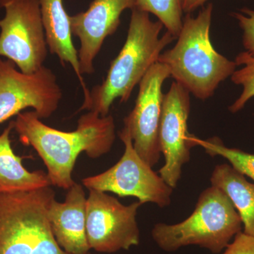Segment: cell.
<instances>
[{
	"label": "cell",
	"instance_id": "30bf717a",
	"mask_svg": "<svg viewBox=\"0 0 254 254\" xmlns=\"http://www.w3.org/2000/svg\"><path fill=\"white\" fill-rule=\"evenodd\" d=\"M170 76L165 65L154 64L138 83L134 107L124 119V128L129 133L133 148L152 168L161 158L158 133L164 96L162 88Z\"/></svg>",
	"mask_w": 254,
	"mask_h": 254
},
{
	"label": "cell",
	"instance_id": "4fadbf2b",
	"mask_svg": "<svg viewBox=\"0 0 254 254\" xmlns=\"http://www.w3.org/2000/svg\"><path fill=\"white\" fill-rule=\"evenodd\" d=\"M86 193L75 182L68 190L64 202L54 199L48 219L58 245L68 254H90L86 235Z\"/></svg>",
	"mask_w": 254,
	"mask_h": 254
},
{
	"label": "cell",
	"instance_id": "8fae6325",
	"mask_svg": "<svg viewBox=\"0 0 254 254\" xmlns=\"http://www.w3.org/2000/svg\"><path fill=\"white\" fill-rule=\"evenodd\" d=\"M190 110V92L177 82H173L163 96L158 140L165 164L158 174L173 190L181 179L184 165L190 160L191 146L188 141Z\"/></svg>",
	"mask_w": 254,
	"mask_h": 254
},
{
	"label": "cell",
	"instance_id": "2e32d148",
	"mask_svg": "<svg viewBox=\"0 0 254 254\" xmlns=\"http://www.w3.org/2000/svg\"><path fill=\"white\" fill-rule=\"evenodd\" d=\"M210 183L231 200L242 220L244 232L254 237V184L229 164L215 167Z\"/></svg>",
	"mask_w": 254,
	"mask_h": 254
},
{
	"label": "cell",
	"instance_id": "44dd1931",
	"mask_svg": "<svg viewBox=\"0 0 254 254\" xmlns=\"http://www.w3.org/2000/svg\"><path fill=\"white\" fill-rule=\"evenodd\" d=\"M219 254H254V237L240 232Z\"/></svg>",
	"mask_w": 254,
	"mask_h": 254
},
{
	"label": "cell",
	"instance_id": "e0dca14e",
	"mask_svg": "<svg viewBox=\"0 0 254 254\" xmlns=\"http://www.w3.org/2000/svg\"><path fill=\"white\" fill-rule=\"evenodd\" d=\"M188 141L191 147H202L210 156L225 158L232 168L245 176L250 177L254 182V154L225 146L222 140L217 136L201 139L190 133Z\"/></svg>",
	"mask_w": 254,
	"mask_h": 254
},
{
	"label": "cell",
	"instance_id": "7c38bea8",
	"mask_svg": "<svg viewBox=\"0 0 254 254\" xmlns=\"http://www.w3.org/2000/svg\"><path fill=\"white\" fill-rule=\"evenodd\" d=\"M136 6V0H93L86 11L69 15L71 34L81 43L78 58L82 75L94 72L93 63L105 39L118 30L124 11Z\"/></svg>",
	"mask_w": 254,
	"mask_h": 254
},
{
	"label": "cell",
	"instance_id": "3957f363",
	"mask_svg": "<svg viewBox=\"0 0 254 254\" xmlns=\"http://www.w3.org/2000/svg\"><path fill=\"white\" fill-rule=\"evenodd\" d=\"M213 12V4L209 3L196 16L187 14L176 44L162 53L158 60L168 67L175 82L201 100L213 96L219 85L231 77L237 66L212 44Z\"/></svg>",
	"mask_w": 254,
	"mask_h": 254
},
{
	"label": "cell",
	"instance_id": "8992f818",
	"mask_svg": "<svg viewBox=\"0 0 254 254\" xmlns=\"http://www.w3.org/2000/svg\"><path fill=\"white\" fill-rule=\"evenodd\" d=\"M0 58L12 62L26 74L44 66L48 46L40 0H0Z\"/></svg>",
	"mask_w": 254,
	"mask_h": 254
},
{
	"label": "cell",
	"instance_id": "52a82bcc",
	"mask_svg": "<svg viewBox=\"0 0 254 254\" xmlns=\"http://www.w3.org/2000/svg\"><path fill=\"white\" fill-rule=\"evenodd\" d=\"M119 136L125 145L123 156L104 173L83 179V186L88 190L112 192L120 197H135L142 204L152 203L160 208L169 206L173 189L137 153L125 128Z\"/></svg>",
	"mask_w": 254,
	"mask_h": 254
},
{
	"label": "cell",
	"instance_id": "7a4b0ae2",
	"mask_svg": "<svg viewBox=\"0 0 254 254\" xmlns=\"http://www.w3.org/2000/svg\"><path fill=\"white\" fill-rule=\"evenodd\" d=\"M163 27L160 21H152L148 13L136 7L132 9L123 48L110 64L104 81L90 91L79 111L88 110L105 117L118 98L120 103H127L164 48L177 39L168 31L160 37Z\"/></svg>",
	"mask_w": 254,
	"mask_h": 254
},
{
	"label": "cell",
	"instance_id": "ffe728a7",
	"mask_svg": "<svg viewBox=\"0 0 254 254\" xmlns=\"http://www.w3.org/2000/svg\"><path fill=\"white\" fill-rule=\"evenodd\" d=\"M230 16L236 20L243 31L242 44L245 51L254 56V10L244 7L232 11Z\"/></svg>",
	"mask_w": 254,
	"mask_h": 254
},
{
	"label": "cell",
	"instance_id": "5b68a950",
	"mask_svg": "<svg viewBox=\"0 0 254 254\" xmlns=\"http://www.w3.org/2000/svg\"><path fill=\"white\" fill-rule=\"evenodd\" d=\"M50 187L0 192V254H68L50 227L48 210L55 199Z\"/></svg>",
	"mask_w": 254,
	"mask_h": 254
},
{
	"label": "cell",
	"instance_id": "5bb4252c",
	"mask_svg": "<svg viewBox=\"0 0 254 254\" xmlns=\"http://www.w3.org/2000/svg\"><path fill=\"white\" fill-rule=\"evenodd\" d=\"M42 21L50 53L56 55L63 66L69 64L81 83L84 100L90 91L80 71L78 50L72 41L69 15L64 6L63 0H40Z\"/></svg>",
	"mask_w": 254,
	"mask_h": 254
},
{
	"label": "cell",
	"instance_id": "6da1fadb",
	"mask_svg": "<svg viewBox=\"0 0 254 254\" xmlns=\"http://www.w3.org/2000/svg\"><path fill=\"white\" fill-rule=\"evenodd\" d=\"M23 145L32 146L48 170L52 186L68 190L75 183L72 173L78 155L97 159L109 153L115 143L113 115L88 111L78 119L76 129L60 131L41 121L36 112L21 113L12 121Z\"/></svg>",
	"mask_w": 254,
	"mask_h": 254
},
{
	"label": "cell",
	"instance_id": "277c9868",
	"mask_svg": "<svg viewBox=\"0 0 254 254\" xmlns=\"http://www.w3.org/2000/svg\"><path fill=\"white\" fill-rule=\"evenodd\" d=\"M242 228V220L231 200L222 190L210 186L201 192L190 217L173 225L155 224L151 237L164 252L198 246L219 254Z\"/></svg>",
	"mask_w": 254,
	"mask_h": 254
},
{
	"label": "cell",
	"instance_id": "ac0fdd59",
	"mask_svg": "<svg viewBox=\"0 0 254 254\" xmlns=\"http://www.w3.org/2000/svg\"><path fill=\"white\" fill-rule=\"evenodd\" d=\"M136 8L154 15L167 31L177 38L183 24L180 0H136Z\"/></svg>",
	"mask_w": 254,
	"mask_h": 254
},
{
	"label": "cell",
	"instance_id": "9c48e42d",
	"mask_svg": "<svg viewBox=\"0 0 254 254\" xmlns=\"http://www.w3.org/2000/svg\"><path fill=\"white\" fill-rule=\"evenodd\" d=\"M140 201L125 205L106 192L89 190L86 201V235L91 250L112 254L140 243L136 217Z\"/></svg>",
	"mask_w": 254,
	"mask_h": 254
},
{
	"label": "cell",
	"instance_id": "d6986e66",
	"mask_svg": "<svg viewBox=\"0 0 254 254\" xmlns=\"http://www.w3.org/2000/svg\"><path fill=\"white\" fill-rule=\"evenodd\" d=\"M237 66H243L232 73L231 81L242 86L240 96L229 107L230 113H237L245 108L246 104L254 97V56L244 51L237 55L235 60Z\"/></svg>",
	"mask_w": 254,
	"mask_h": 254
},
{
	"label": "cell",
	"instance_id": "9a60e30c",
	"mask_svg": "<svg viewBox=\"0 0 254 254\" xmlns=\"http://www.w3.org/2000/svg\"><path fill=\"white\" fill-rule=\"evenodd\" d=\"M12 122L0 134V192L24 191L52 186L43 170L30 172L23 165L22 157L15 154L10 139Z\"/></svg>",
	"mask_w": 254,
	"mask_h": 254
},
{
	"label": "cell",
	"instance_id": "ba28073f",
	"mask_svg": "<svg viewBox=\"0 0 254 254\" xmlns=\"http://www.w3.org/2000/svg\"><path fill=\"white\" fill-rule=\"evenodd\" d=\"M62 98L63 91L53 70L44 66L26 74L12 62L0 58V124L27 108H33L41 119L49 118Z\"/></svg>",
	"mask_w": 254,
	"mask_h": 254
},
{
	"label": "cell",
	"instance_id": "603a6c76",
	"mask_svg": "<svg viewBox=\"0 0 254 254\" xmlns=\"http://www.w3.org/2000/svg\"></svg>",
	"mask_w": 254,
	"mask_h": 254
},
{
	"label": "cell",
	"instance_id": "7402d4cb",
	"mask_svg": "<svg viewBox=\"0 0 254 254\" xmlns=\"http://www.w3.org/2000/svg\"><path fill=\"white\" fill-rule=\"evenodd\" d=\"M209 0H180L184 13L191 14L198 8L203 7V5Z\"/></svg>",
	"mask_w": 254,
	"mask_h": 254
}]
</instances>
